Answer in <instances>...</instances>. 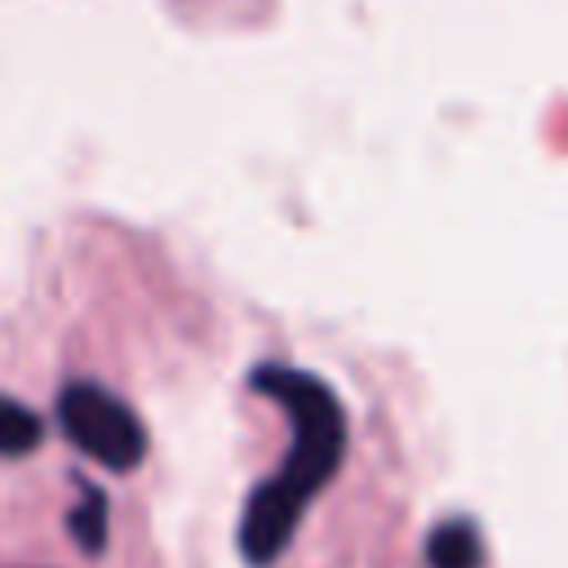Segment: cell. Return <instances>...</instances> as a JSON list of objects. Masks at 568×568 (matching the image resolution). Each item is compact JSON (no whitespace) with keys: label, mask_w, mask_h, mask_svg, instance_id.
I'll list each match as a JSON object with an SVG mask.
<instances>
[{"label":"cell","mask_w":568,"mask_h":568,"mask_svg":"<svg viewBox=\"0 0 568 568\" xmlns=\"http://www.w3.org/2000/svg\"><path fill=\"white\" fill-rule=\"evenodd\" d=\"M80 488H84V501L71 510V532L80 537V546L89 555H98L106 541V497L93 484H80Z\"/></svg>","instance_id":"5b68a950"},{"label":"cell","mask_w":568,"mask_h":568,"mask_svg":"<svg viewBox=\"0 0 568 568\" xmlns=\"http://www.w3.org/2000/svg\"><path fill=\"white\" fill-rule=\"evenodd\" d=\"M426 559H430V568H479L484 564V541H479L475 524L448 519V524H439L430 532Z\"/></svg>","instance_id":"3957f363"},{"label":"cell","mask_w":568,"mask_h":568,"mask_svg":"<svg viewBox=\"0 0 568 568\" xmlns=\"http://www.w3.org/2000/svg\"><path fill=\"white\" fill-rule=\"evenodd\" d=\"M253 386L262 395H271L275 404H284L293 417L288 462L253 493V501L244 506V519H240L244 559L253 568H271L280 559V550L288 546L306 501L333 479V470L346 453V413H342L337 395L302 368L262 364L253 373Z\"/></svg>","instance_id":"6da1fadb"},{"label":"cell","mask_w":568,"mask_h":568,"mask_svg":"<svg viewBox=\"0 0 568 568\" xmlns=\"http://www.w3.org/2000/svg\"><path fill=\"white\" fill-rule=\"evenodd\" d=\"M58 422H62V435L84 457H93L111 470H133L146 457V430L138 422V413L120 395H111L93 382H71L58 395Z\"/></svg>","instance_id":"7a4b0ae2"},{"label":"cell","mask_w":568,"mask_h":568,"mask_svg":"<svg viewBox=\"0 0 568 568\" xmlns=\"http://www.w3.org/2000/svg\"><path fill=\"white\" fill-rule=\"evenodd\" d=\"M44 439V422L13 395H0V457H27Z\"/></svg>","instance_id":"277c9868"}]
</instances>
